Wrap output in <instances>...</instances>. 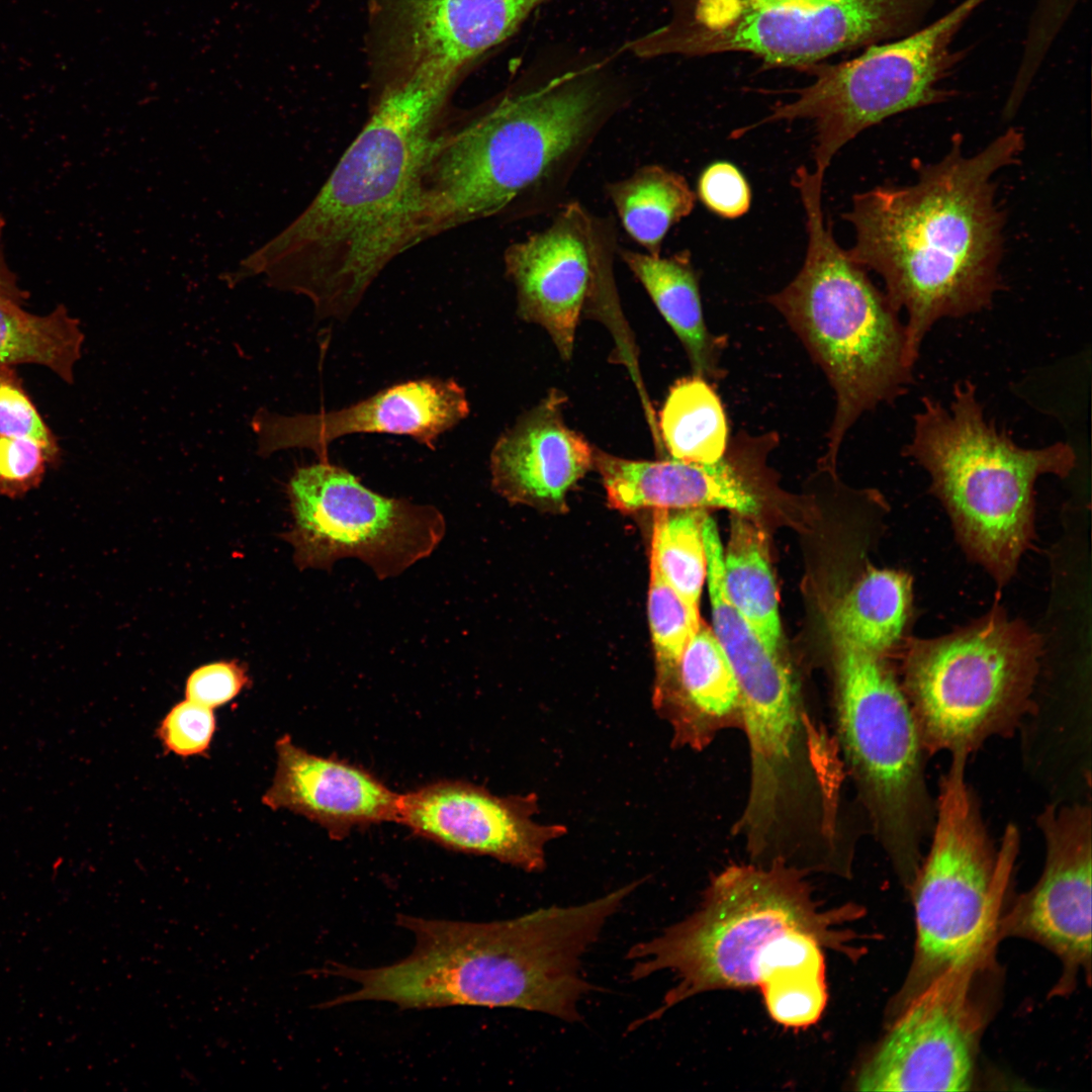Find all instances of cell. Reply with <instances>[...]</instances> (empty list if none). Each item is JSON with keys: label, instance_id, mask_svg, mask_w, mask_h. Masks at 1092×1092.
<instances>
[{"label": "cell", "instance_id": "18", "mask_svg": "<svg viewBox=\"0 0 1092 1092\" xmlns=\"http://www.w3.org/2000/svg\"><path fill=\"white\" fill-rule=\"evenodd\" d=\"M469 414L465 390L453 379L423 378L387 387L348 407L283 416L259 410L252 420L258 454L310 449L325 458L328 445L351 434L408 436L430 449Z\"/></svg>", "mask_w": 1092, "mask_h": 1092}, {"label": "cell", "instance_id": "20", "mask_svg": "<svg viewBox=\"0 0 1092 1092\" xmlns=\"http://www.w3.org/2000/svg\"><path fill=\"white\" fill-rule=\"evenodd\" d=\"M767 437L742 438L717 462L692 463L674 458L636 461L594 449L598 469L611 508L623 513L643 509L722 508L752 517L760 510V495L747 474L748 464L764 448Z\"/></svg>", "mask_w": 1092, "mask_h": 1092}, {"label": "cell", "instance_id": "8", "mask_svg": "<svg viewBox=\"0 0 1092 1092\" xmlns=\"http://www.w3.org/2000/svg\"><path fill=\"white\" fill-rule=\"evenodd\" d=\"M969 755L951 754L935 799L930 845L909 888L915 915L913 959L889 1017L943 974L988 960L1019 850L1008 824L996 847L967 781Z\"/></svg>", "mask_w": 1092, "mask_h": 1092}, {"label": "cell", "instance_id": "12", "mask_svg": "<svg viewBox=\"0 0 1092 1092\" xmlns=\"http://www.w3.org/2000/svg\"><path fill=\"white\" fill-rule=\"evenodd\" d=\"M987 0H963L906 36L866 48L857 57L815 64L813 81L775 104L752 129L774 121L808 119L815 129V170L824 174L835 154L862 130L895 114L938 104L952 92L942 82L965 58L954 37Z\"/></svg>", "mask_w": 1092, "mask_h": 1092}, {"label": "cell", "instance_id": "11", "mask_svg": "<svg viewBox=\"0 0 1092 1092\" xmlns=\"http://www.w3.org/2000/svg\"><path fill=\"white\" fill-rule=\"evenodd\" d=\"M1038 652L1032 632L995 611L946 636L914 640L901 685L928 755H970L1014 734L1032 708Z\"/></svg>", "mask_w": 1092, "mask_h": 1092}, {"label": "cell", "instance_id": "17", "mask_svg": "<svg viewBox=\"0 0 1092 1092\" xmlns=\"http://www.w3.org/2000/svg\"><path fill=\"white\" fill-rule=\"evenodd\" d=\"M538 809L534 793L502 797L468 782L442 780L400 794L396 822L447 849L540 873L546 845L567 829L534 821Z\"/></svg>", "mask_w": 1092, "mask_h": 1092}, {"label": "cell", "instance_id": "19", "mask_svg": "<svg viewBox=\"0 0 1092 1092\" xmlns=\"http://www.w3.org/2000/svg\"><path fill=\"white\" fill-rule=\"evenodd\" d=\"M547 0H380L384 51L397 65L460 77Z\"/></svg>", "mask_w": 1092, "mask_h": 1092}, {"label": "cell", "instance_id": "32", "mask_svg": "<svg viewBox=\"0 0 1092 1092\" xmlns=\"http://www.w3.org/2000/svg\"><path fill=\"white\" fill-rule=\"evenodd\" d=\"M0 435L33 440L48 451L52 465L60 461L58 440L12 365H0Z\"/></svg>", "mask_w": 1092, "mask_h": 1092}, {"label": "cell", "instance_id": "30", "mask_svg": "<svg viewBox=\"0 0 1092 1092\" xmlns=\"http://www.w3.org/2000/svg\"><path fill=\"white\" fill-rule=\"evenodd\" d=\"M703 510H654L650 556V565L698 611L707 575Z\"/></svg>", "mask_w": 1092, "mask_h": 1092}, {"label": "cell", "instance_id": "13", "mask_svg": "<svg viewBox=\"0 0 1092 1092\" xmlns=\"http://www.w3.org/2000/svg\"><path fill=\"white\" fill-rule=\"evenodd\" d=\"M286 489L293 526L283 538L299 569L353 557L385 579L430 556L445 535L437 508L381 495L327 460L297 468Z\"/></svg>", "mask_w": 1092, "mask_h": 1092}, {"label": "cell", "instance_id": "9", "mask_svg": "<svg viewBox=\"0 0 1092 1092\" xmlns=\"http://www.w3.org/2000/svg\"><path fill=\"white\" fill-rule=\"evenodd\" d=\"M835 645L833 735L867 826L908 890L935 819L929 755L884 654Z\"/></svg>", "mask_w": 1092, "mask_h": 1092}, {"label": "cell", "instance_id": "4", "mask_svg": "<svg viewBox=\"0 0 1092 1092\" xmlns=\"http://www.w3.org/2000/svg\"><path fill=\"white\" fill-rule=\"evenodd\" d=\"M1023 149L1016 128L972 156L953 136L948 153L921 166L915 182L858 193L843 215L855 233L848 256L878 273L892 307L907 314L911 367L937 321L989 307L1002 287L1004 215L993 177L1017 162Z\"/></svg>", "mask_w": 1092, "mask_h": 1092}, {"label": "cell", "instance_id": "15", "mask_svg": "<svg viewBox=\"0 0 1092 1092\" xmlns=\"http://www.w3.org/2000/svg\"><path fill=\"white\" fill-rule=\"evenodd\" d=\"M988 960L953 969L890 1018L887 1033L860 1067V1091H968L984 1017L973 982Z\"/></svg>", "mask_w": 1092, "mask_h": 1092}, {"label": "cell", "instance_id": "38", "mask_svg": "<svg viewBox=\"0 0 1092 1092\" xmlns=\"http://www.w3.org/2000/svg\"><path fill=\"white\" fill-rule=\"evenodd\" d=\"M5 221L0 215V297L24 303L27 293L18 282L16 274L9 267L4 254L3 237Z\"/></svg>", "mask_w": 1092, "mask_h": 1092}, {"label": "cell", "instance_id": "26", "mask_svg": "<svg viewBox=\"0 0 1092 1092\" xmlns=\"http://www.w3.org/2000/svg\"><path fill=\"white\" fill-rule=\"evenodd\" d=\"M605 190L626 233L653 256L660 255L668 231L693 211L696 200L682 175L657 164L608 182Z\"/></svg>", "mask_w": 1092, "mask_h": 1092}, {"label": "cell", "instance_id": "6", "mask_svg": "<svg viewBox=\"0 0 1092 1092\" xmlns=\"http://www.w3.org/2000/svg\"><path fill=\"white\" fill-rule=\"evenodd\" d=\"M823 175L802 166L794 184L806 213L804 264L768 301L821 367L836 396L826 459L833 462L846 432L867 411L905 392L912 368L905 325L835 242L821 204Z\"/></svg>", "mask_w": 1092, "mask_h": 1092}, {"label": "cell", "instance_id": "5", "mask_svg": "<svg viewBox=\"0 0 1092 1092\" xmlns=\"http://www.w3.org/2000/svg\"><path fill=\"white\" fill-rule=\"evenodd\" d=\"M638 885L629 883L580 905L490 922L397 914L396 924L416 938L413 951L379 968L331 963L317 970L358 986L320 1007L371 1000L400 1009L516 1008L579 1021L578 1002L597 990L582 977V958Z\"/></svg>", "mask_w": 1092, "mask_h": 1092}, {"label": "cell", "instance_id": "10", "mask_svg": "<svg viewBox=\"0 0 1092 1092\" xmlns=\"http://www.w3.org/2000/svg\"><path fill=\"white\" fill-rule=\"evenodd\" d=\"M670 19L639 38L646 58L747 53L804 70L911 34L942 0H669Z\"/></svg>", "mask_w": 1092, "mask_h": 1092}, {"label": "cell", "instance_id": "36", "mask_svg": "<svg viewBox=\"0 0 1092 1092\" xmlns=\"http://www.w3.org/2000/svg\"><path fill=\"white\" fill-rule=\"evenodd\" d=\"M698 195L709 210L723 218H738L751 204L748 182L739 169L728 162L713 163L702 172Z\"/></svg>", "mask_w": 1092, "mask_h": 1092}, {"label": "cell", "instance_id": "34", "mask_svg": "<svg viewBox=\"0 0 1092 1092\" xmlns=\"http://www.w3.org/2000/svg\"><path fill=\"white\" fill-rule=\"evenodd\" d=\"M48 465L50 455L37 442L0 435V495L16 498L36 488Z\"/></svg>", "mask_w": 1092, "mask_h": 1092}, {"label": "cell", "instance_id": "24", "mask_svg": "<svg viewBox=\"0 0 1092 1092\" xmlns=\"http://www.w3.org/2000/svg\"><path fill=\"white\" fill-rule=\"evenodd\" d=\"M618 254L681 342L696 375L716 376L717 347L704 321L690 252L662 257L619 249Z\"/></svg>", "mask_w": 1092, "mask_h": 1092}, {"label": "cell", "instance_id": "29", "mask_svg": "<svg viewBox=\"0 0 1092 1092\" xmlns=\"http://www.w3.org/2000/svg\"><path fill=\"white\" fill-rule=\"evenodd\" d=\"M659 429L671 458L701 464L719 461L728 448V426L717 393L695 375L669 390L659 417Z\"/></svg>", "mask_w": 1092, "mask_h": 1092}, {"label": "cell", "instance_id": "16", "mask_svg": "<svg viewBox=\"0 0 1092 1092\" xmlns=\"http://www.w3.org/2000/svg\"><path fill=\"white\" fill-rule=\"evenodd\" d=\"M1045 858L1034 886L1000 917L997 941L1031 940L1063 967L1053 995H1066L1081 974L1091 977L1092 809L1090 799L1057 801L1036 819Z\"/></svg>", "mask_w": 1092, "mask_h": 1092}, {"label": "cell", "instance_id": "7", "mask_svg": "<svg viewBox=\"0 0 1092 1092\" xmlns=\"http://www.w3.org/2000/svg\"><path fill=\"white\" fill-rule=\"evenodd\" d=\"M922 402L905 453L928 472L965 549L1005 582L1031 536L1035 480L1068 475L1075 450L1063 442L1019 447L987 421L970 381L956 385L948 406Z\"/></svg>", "mask_w": 1092, "mask_h": 1092}, {"label": "cell", "instance_id": "3", "mask_svg": "<svg viewBox=\"0 0 1092 1092\" xmlns=\"http://www.w3.org/2000/svg\"><path fill=\"white\" fill-rule=\"evenodd\" d=\"M859 906H819L808 876L791 868L752 862L715 875L698 909L649 940L632 945V980L670 971L675 984L659 1007L629 1026L657 1020L701 993L758 988L779 1024L805 1028L827 999L825 951L860 956L849 928Z\"/></svg>", "mask_w": 1092, "mask_h": 1092}, {"label": "cell", "instance_id": "23", "mask_svg": "<svg viewBox=\"0 0 1092 1092\" xmlns=\"http://www.w3.org/2000/svg\"><path fill=\"white\" fill-rule=\"evenodd\" d=\"M672 744L702 750L721 732L740 727L739 690L713 630L701 622L666 686L652 697Z\"/></svg>", "mask_w": 1092, "mask_h": 1092}, {"label": "cell", "instance_id": "31", "mask_svg": "<svg viewBox=\"0 0 1092 1092\" xmlns=\"http://www.w3.org/2000/svg\"><path fill=\"white\" fill-rule=\"evenodd\" d=\"M648 620L655 657L653 697L662 691L672 676L701 620L699 611L687 604L651 565Z\"/></svg>", "mask_w": 1092, "mask_h": 1092}, {"label": "cell", "instance_id": "14", "mask_svg": "<svg viewBox=\"0 0 1092 1092\" xmlns=\"http://www.w3.org/2000/svg\"><path fill=\"white\" fill-rule=\"evenodd\" d=\"M617 230L578 201H566L548 226L512 243L504 253L518 314L541 326L560 356H572L576 327L586 307L615 309Z\"/></svg>", "mask_w": 1092, "mask_h": 1092}, {"label": "cell", "instance_id": "2", "mask_svg": "<svg viewBox=\"0 0 1092 1092\" xmlns=\"http://www.w3.org/2000/svg\"><path fill=\"white\" fill-rule=\"evenodd\" d=\"M458 78L417 70L379 83L364 126L308 206L248 258L321 318H347L412 248L417 180Z\"/></svg>", "mask_w": 1092, "mask_h": 1092}, {"label": "cell", "instance_id": "35", "mask_svg": "<svg viewBox=\"0 0 1092 1092\" xmlns=\"http://www.w3.org/2000/svg\"><path fill=\"white\" fill-rule=\"evenodd\" d=\"M214 730L212 709L186 699L170 710L157 734L167 750L190 756L208 749Z\"/></svg>", "mask_w": 1092, "mask_h": 1092}, {"label": "cell", "instance_id": "25", "mask_svg": "<svg viewBox=\"0 0 1092 1092\" xmlns=\"http://www.w3.org/2000/svg\"><path fill=\"white\" fill-rule=\"evenodd\" d=\"M748 518L735 513L731 518L723 550L725 594L763 644L778 653L782 634L778 588L764 536Z\"/></svg>", "mask_w": 1092, "mask_h": 1092}, {"label": "cell", "instance_id": "21", "mask_svg": "<svg viewBox=\"0 0 1092 1092\" xmlns=\"http://www.w3.org/2000/svg\"><path fill=\"white\" fill-rule=\"evenodd\" d=\"M276 770L262 803L289 810L340 839L355 827L396 822L400 794L373 774L347 761L312 754L290 736L275 743Z\"/></svg>", "mask_w": 1092, "mask_h": 1092}, {"label": "cell", "instance_id": "33", "mask_svg": "<svg viewBox=\"0 0 1092 1092\" xmlns=\"http://www.w3.org/2000/svg\"><path fill=\"white\" fill-rule=\"evenodd\" d=\"M1079 0H1038L1007 104L1018 107L1057 35Z\"/></svg>", "mask_w": 1092, "mask_h": 1092}, {"label": "cell", "instance_id": "37", "mask_svg": "<svg viewBox=\"0 0 1092 1092\" xmlns=\"http://www.w3.org/2000/svg\"><path fill=\"white\" fill-rule=\"evenodd\" d=\"M249 682L244 666L218 661L196 668L187 678L186 699L210 709L232 701Z\"/></svg>", "mask_w": 1092, "mask_h": 1092}, {"label": "cell", "instance_id": "22", "mask_svg": "<svg viewBox=\"0 0 1092 1092\" xmlns=\"http://www.w3.org/2000/svg\"><path fill=\"white\" fill-rule=\"evenodd\" d=\"M564 400L551 391L495 442L492 486L508 500L562 510L569 489L594 465V449L563 421Z\"/></svg>", "mask_w": 1092, "mask_h": 1092}, {"label": "cell", "instance_id": "28", "mask_svg": "<svg viewBox=\"0 0 1092 1092\" xmlns=\"http://www.w3.org/2000/svg\"><path fill=\"white\" fill-rule=\"evenodd\" d=\"M22 306L0 297V365L36 364L73 383L84 343L79 321L64 305L41 315Z\"/></svg>", "mask_w": 1092, "mask_h": 1092}, {"label": "cell", "instance_id": "27", "mask_svg": "<svg viewBox=\"0 0 1092 1092\" xmlns=\"http://www.w3.org/2000/svg\"><path fill=\"white\" fill-rule=\"evenodd\" d=\"M911 601L907 574L870 569L835 608L831 621L834 640L884 654L901 638Z\"/></svg>", "mask_w": 1092, "mask_h": 1092}, {"label": "cell", "instance_id": "1", "mask_svg": "<svg viewBox=\"0 0 1092 1092\" xmlns=\"http://www.w3.org/2000/svg\"><path fill=\"white\" fill-rule=\"evenodd\" d=\"M631 100L599 63L527 74L483 103L448 113L421 166L414 247L467 223L556 211L607 124Z\"/></svg>", "mask_w": 1092, "mask_h": 1092}]
</instances>
